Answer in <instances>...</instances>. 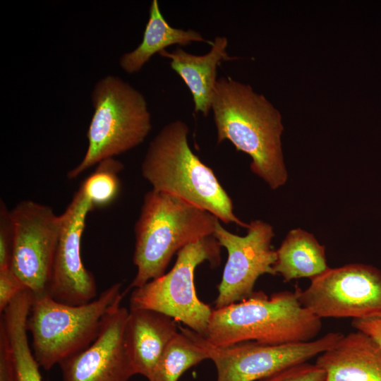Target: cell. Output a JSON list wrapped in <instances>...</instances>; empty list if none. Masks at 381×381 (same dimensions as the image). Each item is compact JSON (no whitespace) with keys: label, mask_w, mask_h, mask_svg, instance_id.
I'll use <instances>...</instances> for the list:
<instances>
[{"label":"cell","mask_w":381,"mask_h":381,"mask_svg":"<svg viewBox=\"0 0 381 381\" xmlns=\"http://www.w3.org/2000/svg\"><path fill=\"white\" fill-rule=\"evenodd\" d=\"M246 236L234 234L217 222L214 237L227 251V260L218 285L215 308L241 301L253 294L255 284L262 274L276 275L277 259L272 248V226L261 220L252 221Z\"/></svg>","instance_id":"11"},{"label":"cell","mask_w":381,"mask_h":381,"mask_svg":"<svg viewBox=\"0 0 381 381\" xmlns=\"http://www.w3.org/2000/svg\"><path fill=\"white\" fill-rule=\"evenodd\" d=\"M300 288L302 306L320 319H364L381 315V270L369 265L329 268Z\"/></svg>","instance_id":"8"},{"label":"cell","mask_w":381,"mask_h":381,"mask_svg":"<svg viewBox=\"0 0 381 381\" xmlns=\"http://www.w3.org/2000/svg\"><path fill=\"white\" fill-rule=\"evenodd\" d=\"M0 381H18L13 352L4 329L1 325Z\"/></svg>","instance_id":"24"},{"label":"cell","mask_w":381,"mask_h":381,"mask_svg":"<svg viewBox=\"0 0 381 381\" xmlns=\"http://www.w3.org/2000/svg\"><path fill=\"white\" fill-rule=\"evenodd\" d=\"M351 325L356 330L367 334L381 345V315L353 320Z\"/></svg>","instance_id":"26"},{"label":"cell","mask_w":381,"mask_h":381,"mask_svg":"<svg viewBox=\"0 0 381 381\" xmlns=\"http://www.w3.org/2000/svg\"><path fill=\"white\" fill-rule=\"evenodd\" d=\"M315 364L325 371L324 381H381V345L361 331L351 332L318 356Z\"/></svg>","instance_id":"15"},{"label":"cell","mask_w":381,"mask_h":381,"mask_svg":"<svg viewBox=\"0 0 381 381\" xmlns=\"http://www.w3.org/2000/svg\"><path fill=\"white\" fill-rule=\"evenodd\" d=\"M208 42L196 30L171 26L163 16L158 1L152 0L142 42L134 50L123 54L119 64L127 73H135L140 71L153 55L159 54L169 46Z\"/></svg>","instance_id":"17"},{"label":"cell","mask_w":381,"mask_h":381,"mask_svg":"<svg viewBox=\"0 0 381 381\" xmlns=\"http://www.w3.org/2000/svg\"><path fill=\"white\" fill-rule=\"evenodd\" d=\"M228 40L217 36L211 43L210 50L203 55L187 52L181 47L172 52L167 49L159 55L170 60V66L183 80L190 90L195 112L207 116L217 81V68L223 61L234 59L228 55Z\"/></svg>","instance_id":"16"},{"label":"cell","mask_w":381,"mask_h":381,"mask_svg":"<svg viewBox=\"0 0 381 381\" xmlns=\"http://www.w3.org/2000/svg\"><path fill=\"white\" fill-rule=\"evenodd\" d=\"M124 294L118 282L81 305L63 303L47 294L33 296L27 329L40 367L49 370L89 346L97 337L104 317L121 304Z\"/></svg>","instance_id":"5"},{"label":"cell","mask_w":381,"mask_h":381,"mask_svg":"<svg viewBox=\"0 0 381 381\" xmlns=\"http://www.w3.org/2000/svg\"><path fill=\"white\" fill-rule=\"evenodd\" d=\"M128 313L120 304L107 314L96 339L59 364L63 381H128L135 375L124 340Z\"/></svg>","instance_id":"13"},{"label":"cell","mask_w":381,"mask_h":381,"mask_svg":"<svg viewBox=\"0 0 381 381\" xmlns=\"http://www.w3.org/2000/svg\"><path fill=\"white\" fill-rule=\"evenodd\" d=\"M123 164L114 158L103 160L80 186L93 207H104L116 198L119 190L117 173Z\"/></svg>","instance_id":"21"},{"label":"cell","mask_w":381,"mask_h":381,"mask_svg":"<svg viewBox=\"0 0 381 381\" xmlns=\"http://www.w3.org/2000/svg\"><path fill=\"white\" fill-rule=\"evenodd\" d=\"M13 245V227L8 210L3 201L0 206V272L11 268Z\"/></svg>","instance_id":"23"},{"label":"cell","mask_w":381,"mask_h":381,"mask_svg":"<svg viewBox=\"0 0 381 381\" xmlns=\"http://www.w3.org/2000/svg\"><path fill=\"white\" fill-rule=\"evenodd\" d=\"M25 289L11 270L0 272V312L8 307L18 294Z\"/></svg>","instance_id":"25"},{"label":"cell","mask_w":381,"mask_h":381,"mask_svg":"<svg viewBox=\"0 0 381 381\" xmlns=\"http://www.w3.org/2000/svg\"><path fill=\"white\" fill-rule=\"evenodd\" d=\"M94 209L81 188L61 215V229L47 294L66 304L81 305L97 298L93 274L85 267L81 239L87 217Z\"/></svg>","instance_id":"12"},{"label":"cell","mask_w":381,"mask_h":381,"mask_svg":"<svg viewBox=\"0 0 381 381\" xmlns=\"http://www.w3.org/2000/svg\"><path fill=\"white\" fill-rule=\"evenodd\" d=\"M177 332L176 321L165 314L150 309H130L124 340L134 374L148 379Z\"/></svg>","instance_id":"14"},{"label":"cell","mask_w":381,"mask_h":381,"mask_svg":"<svg viewBox=\"0 0 381 381\" xmlns=\"http://www.w3.org/2000/svg\"><path fill=\"white\" fill-rule=\"evenodd\" d=\"M218 222L210 212L177 196L153 189L147 192L134 226L137 272L130 288L163 275L176 253L213 236Z\"/></svg>","instance_id":"4"},{"label":"cell","mask_w":381,"mask_h":381,"mask_svg":"<svg viewBox=\"0 0 381 381\" xmlns=\"http://www.w3.org/2000/svg\"><path fill=\"white\" fill-rule=\"evenodd\" d=\"M154 368L148 381H178L189 368L209 359L205 349L190 329L179 327Z\"/></svg>","instance_id":"19"},{"label":"cell","mask_w":381,"mask_h":381,"mask_svg":"<svg viewBox=\"0 0 381 381\" xmlns=\"http://www.w3.org/2000/svg\"><path fill=\"white\" fill-rule=\"evenodd\" d=\"M28 312L21 307L6 310L1 325L8 337L16 365L18 381H42L37 363L32 353L28 338Z\"/></svg>","instance_id":"20"},{"label":"cell","mask_w":381,"mask_h":381,"mask_svg":"<svg viewBox=\"0 0 381 381\" xmlns=\"http://www.w3.org/2000/svg\"><path fill=\"white\" fill-rule=\"evenodd\" d=\"M276 254L273 270L285 282L303 277L312 279L330 268L325 246L312 234L301 229L289 231Z\"/></svg>","instance_id":"18"},{"label":"cell","mask_w":381,"mask_h":381,"mask_svg":"<svg viewBox=\"0 0 381 381\" xmlns=\"http://www.w3.org/2000/svg\"><path fill=\"white\" fill-rule=\"evenodd\" d=\"M91 99L94 113L87 132V149L80 163L68 172L69 179L139 145L152 129L144 95L118 76L98 80Z\"/></svg>","instance_id":"6"},{"label":"cell","mask_w":381,"mask_h":381,"mask_svg":"<svg viewBox=\"0 0 381 381\" xmlns=\"http://www.w3.org/2000/svg\"><path fill=\"white\" fill-rule=\"evenodd\" d=\"M188 126L181 120L165 125L150 142L141 174L152 189L177 196L226 224L248 228L234 212L232 200L214 171L198 158L188 142Z\"/></svg>","instance_id":"3"},{"label":"cell","mask_w":381,"mask_h":381,"mask_svg":"<svg viewBox=\"0 0 381 381\" xmlns=\"http://www.w3.org/2000/svg\"><path fill=\"white\" fill-rule=\"evenodd\" d=\"M217 143L230 141L252 159L250 169L274 190L287 180L279 111L249 85L232 78L217 79L211 104Z\"/></svg>","instance_id":"1"},{"label":"cell","mask_w":381,"mask_h":381,"mask_svg":"<svg viewBox=\"0 0 381 381\" xmlns=\"http://www.w3.org/2000/svg\"><path fill=\"white\" fill-rule=\"evenodd\" d=\"M299 291L296 286L270 297L254 292L241 301L212 309L205 339L225 347L245 341L277 345L316 339L322 319L302 306Z\"/></svg>","instance_id":"2"},{"label":"cell","mask_w":381,"mask_h":381,"mask_svg":"<svg viewBox=\"0 0 381 381\" xmlns=\"http://www.w3.org/2000/svg\"><path fill=\"white\" fill-rule=\"evenodd\" d=\"M13 245L10 270L24 287L39 296L47 294L61 229V215L31 200L10 210Z\"/></svg>","instance_id":"9"},{"label":"cell","mask_w":381,"mask_h":381,"mask_svg":"<svg viewBox=\"0 0 381 381\" xmlns=\"http://www.w3.org/2000/svg\"><path fill=\"white\" fill-rule=\"evenodd\" d=\"M217 370V381H258L295 364L307 362L334 346L344 335L329 332L305 342L277 345L245 341L225 347L210 344L190 329Z\"/></svg>","instance_id":"10"},{"label":"cell","mask_w":381,"mask_h":381,"mask_svg":"<svg viewBox=\"0 0 381 381\" xmlns=\"http://www.w3.org/2000/svg\"><path fill=\"white\" fill-rule=\"evenodd\" d=\"M325 371L318 365L303 362L279 370L258 381H324Z\"/></svg>","instance_id":"22"},{"label":"cell","mask_w":381,"mask_h":381,"mask_svg":"<svg viewBox=\"0 0 381 381\" xmlns=\"http://www.w3.org/2000/svg\"><path fill=\"white\" fill-rule=\"evenodd\" d=\"M221 246L214 236L181 248L167 274L133 289L130 309H150L165 314L205 337L212 309L199 299L194 284L196 267L205 261L219 265Z\"/></svg>","instance_id":"7"}]
</instances>
